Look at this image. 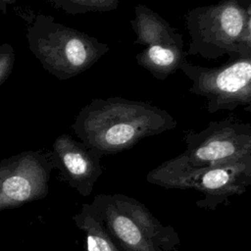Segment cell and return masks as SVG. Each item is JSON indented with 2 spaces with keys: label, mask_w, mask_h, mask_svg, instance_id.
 Instances as JSON below:
<instances>
[{
  "label": "cell",
  "mask_w": 251,
  "mask_h": 251,
  "mask_svg": "<svg viewBox=\"0 0 251 251\" xmlns=\"http://www.w3.org/2000/svg\"><path fill=\"white\" fill-rule=\"evenodd\" d=\"M51 153L63 179L79 195L89 196L103 173V156L67 133L55 139Z\"/></svg>",
  "instance_id": "cell-9"
},
{
  "label": "cell",
  "mask_w": 251,
  "mask_h": 251,
  "mask_svg": "<svg viewBox=\"0 0 251 251\" xmlns=\"http://www.w3.org/2000/svg\"><path fill=\"white\" fill-rule=\"evenodd\" d=\"M176 125L168 111L149 102L107 97L94 98L83 106L72 128L82 143L104 156L128 150Z\"/></svg>",
  "instance_id": "cell-1"
},
{
  "label": "cell",
  "mask_w": 251,
  "mask_h": 251,
  "mask_svg": "<svg viewBox=\"0 0 251 251\" xmlns=\"http://www.w3.org/2000/svg\"><path fill=\"white\" fill-rule=\"evenodd\" d=\"M67 14L78 15L92 12H111L118 8L120 0H44Z\"/></svg>",
  "instance_id": "cell-13"
},
{
  "label": "cell",
  "mask_w": 251,
  "mask_h": 251,
  "mask_svg": "<svg viewBox=\"0 0 251 251\" xmlns=\"http://www.w3.org/2000/svg\"><path fill=\"white\" fill-rule=\"evenodd\" d=\"M16 1L17 0H0V13L5 14L7 12V7Z\"/></svg>",
  "instance_id": "cell-15"
},
{
  "label": "cell",
  "mask_w": 251,
  "mask_h": 251,
  "mask_svg": "<svg viewBox=\"0 0 251 251\" xmlns=\"http://www.w3.org/2000/svg\"><path fill=\"white\" fill-rule=\"evenodd\" d=\"M186 149L154 168L158 173L201 169L251 155V125L226 118L212 121L200 131L185 132Z\"/></svg>",
  "instance_id": "cell-5"
},
{
  "label": "cell",
  "mask_w": 251,
  "mask_h": 251,
  "mask_svg": "<svg viewBox=\"0 0 251 251\" xmlns=\"http://www.w3.org/2000/svg\"><path fill=\"white\" fill-rule=\"evenodd\" d=\"M54 168L51 151H24L1 160L0 211L46 197Z\"/></svg>",
  "instance_id": "cell-8"
},
{
  "label": "cell",
  "mask_w": 251,
  "mask_h": 251,
  "mask_svg": "<svg viewBox=\"0 0 251 251\" xmlns=\"http://www.w3.org/2000/svg\"><path fill=\"white\" fill-rule=\"evenodd\" d=\"M251 0H220L189 10L184 16L187 55L229 61L251 57L248 21Z\"/></svg>",
  "instance_id": "cell-2"
},
{
  "label": "cell",
  "mask_w": 251,
  "mask_h": 251,
  "mask_svg": "<svg viewBox=\"0 0 251 251\" xmlns=\"http://www.w3.org/2000/svg\"><path fill=\"white\" fill-rule=\"evenodd\" d=\"M179 70L190 81L189 92L205 99L210 114L237 108L251 113V57L213 68L185 62Z\"/></svg>",
  "instance_id": "cell-7"
},
{
  "label": "cell",
  "mask_w": 251,
  "mask_h": 251,
  "mask_svg": "<svg viewBox=\"0 0 251 251\" xmlns=\"http://www.w3.org/2000/svg\"><path fill=\"white\" fill-rule=\"evenodd\" d=\"M135 60L152 76L164 80L187 62V52L176 46L150 45L139 52Z\"/></svg>",
  "instance_id": "cell-11"
},
{
  "label": "cell",
  "mask_w": 251,
  "mask_h": 251,
  "mask_svg": "<svg viewBox=\"0 0 251 251\" xmlns=\"http://www.w3.org/2000/svg\"><path fill=\"white\" fill-rule=\"evenodd\" d=\"M90 205L120 251H178L176 230L163 225L135 198L121 193L98 194Z\"/></svg>",
  "instance_id": "cell-4"
},
{
  "label": "cell",
  "mask_w": 251,
  "mask_h": 251,
  "mask_svg": "<svg viewBox=\"0 0 251 251\" xmlns=\"http://www.w3.org/2000/svg\"><path fill=\"white\" fill-rule=\"evenodd\" d=\"M73 220L76 227L84 232L85 251H120L90 203H83Z\"/></svg>",
  "instance_id": "cell-12"
},
{
  "label": "cell",
  "mask_w": 251,
  "mask_h": 251,
  "mask_svg": "<svg viewBox=\"0 0 251 251\" xmlns=\"http://www.w3.org/2000/svg\"><path fill=\"white\" fill-rule=\"evenodd\" d=\"M248 30H249V38H250V43H251V8L249 12V21H248Z\"/></svg>",
  "instance_id": "cell-16"
},
{
  "label": "cell",
  "mask_w": 251,
  "mask_h": 251,
  "mask_svg": "<svg viewBox=\"0 0 251 251\" xmlns=\"http://www.w3.org/2000/svg\"><path fill=\"white\" fill-rule=\"evenodd\" d=\"M26 39L30 52L43 69L60 80L88 70L110 49L96 37L41 13L28 25Z\"/></svg>",
  "instance_id": "cell-3"
},
{
  "label": "cell",
  "mask_w": 251,
  "mask_h": 251,
  "mask_svg": "<svg viewBox=\"0 0 251 251\" xmlns=\"http://www.w3.org/2000/svg\"><path fill=\"white\" fill-rule=\"evenodd\" d=\"M139 45H165L184 47L182 35L164 18L149 7L139 4L134 7V18L129 21Z\"/></svg>",
  "instance_id": "cell-10"
},
{
  "label": "cell",
  "mask_w": 251,
  "mask_h": 251,
  "mask_svg": "<svg viewBox=\"0 0 251 251\" xmlns=\"http://www.w3.org/2000/svg\"><path fill=\"white\" fill-rule=\"evenodd\" d=\"M16 60L14 48L9 43L0 45V85L10 75Z\"/></svg>",
  "instance_id": "cell-14"
},
{
  "label": "cell",
  "mask_w": 251,
  "mask_h": 251,
  "mask_svg": "<svg viewBox=\"0 0 251 251\" xmlns=\"http://www.w3.org/2000/svg\"><path fill=\"white\" fill-rule=\"evenodd\" d=\"M146 180L158 186L173 189H193L202 198L195 204L206 211H214L229 203L230 198L243 194L251 186V155L237 160L201 169L176 173H158L151 170Z\"/></svg>",
  "instance_id": "cell-6"
}]
</instances>
